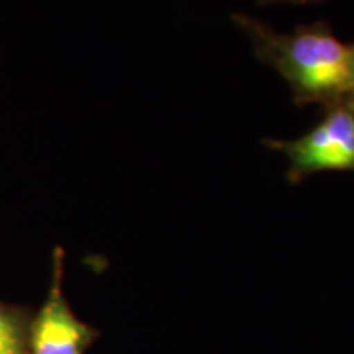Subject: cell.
<instances>
[{"label":"cell","mask_w":354,"mask_h":354,"mask_svg":"<svg viewBox=\"0 0 354 354\" xmlns=\"http://www.w3.org/2000/svg\"><path fill=\"white\" fill-rule=\"evenodd\" d=\"M232 20L250 38L261 63L289 84L295 105H348L349 46L335 37L328 24L315 21L281 33L245 13H233Z\"/></svg>","instance_id":"obj_1"},{"label":"cell","mask_w":354,"mask_h":354,"mask_svg":"<svg viewBox=\"0 0 354 354\" xmlns=\"http://www.w3.org/2000/svg\"><path fill=\"white\" fill-rule=\"evenodd\" d=\"M263 145L289 159L286 177L290 184L317 172H354V110L344 104L333 105L305 135L294 140L266 138Z\"/></svg>","instance_id":"obj_2"},{"label":"cell","mask_w":354,"mask_h":354,"mask_svg":"<svg viewBox=\"0 0 354 354\" xmlns=\"http://www.w3.org/2000/svg\"><path fill=\"white\" fill-rule=\"evenodd\" d=\"M56 277L33 331V354H82L88 333L73 315L59 289V258Z\"/></svg>","instance_id":"obj_3"},{"label":"cell","mask_w":354,"mask_h":354,"mask_svg":"<svg viewBox=\"0 0 354 354\" xmlns=\"http://www.w3.org/2000/svg\"><path fill=\"white\" fill-rule=\"evenodd\" d=\"M0 354H21L20 336L10 318L0 310Z\"/></svg>","instance_id":"obj_4"},{"label":"cell","mask_w":354,"mask_h":354,"mask_svg":"<svg viewBox=\"0 0 354 354\" xmlns=\"http://www.w3.org/2000/svg\"><path fill=\"white\" fill-rule=\"evenodd\" d=\"M323 0H256V6H310V3H320Z\"/></svg>","instance_id":"obj_5"},{"label":"cell","mask_w":354,"mask_h":354,"mask_svg":"<svg viewBox=\"0 0 354 354\" xmlns=\"http://www.w3.org/2000/svg\"><path fill=\"white\" fill-rule=\"evenodd\" d=\"M349 71H351V84H349L348 105L354 110V44L349 46Z\"/></svg>","instance_id":"obj_6"}]
</instances>
